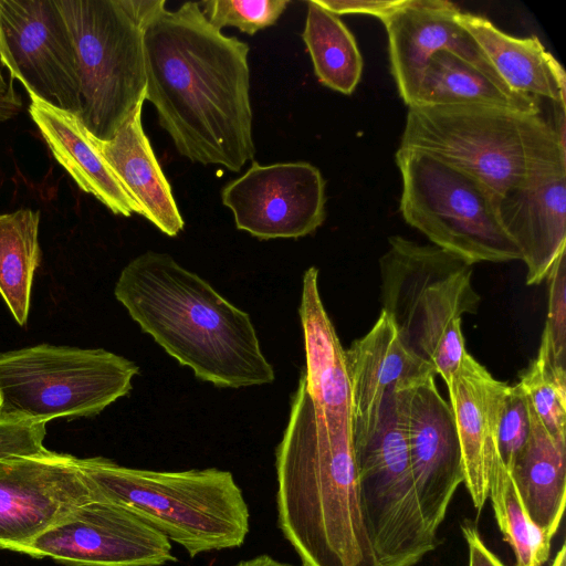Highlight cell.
Wrapping results in <instances>:
<instances>
[{
  "instance_id": "obj_1",
  "label": "cell",
  "mask_w": 566,
  "mask_h": 566,
  "mask_svg": "<svg viewBox=\"0 0 566 566\" xmlns=\"http://www.w3.org/2000/svg\"><path fill=\"white\" fill-rule=\"evenodd\" d=\"M165 6L144 25L146 99L180 155L238 172L255 154L250 48L211 25L197 2Z\"/></svg>"
},
{
  "instance_id": "obj_2",
  "label": "cell",
  "mask_w": 566,
  "mask_h": 566,
  "mask_svg": "<svg viewBox=\"0 0 566 566\" xmlns=\"http://www.w3.org/2000/svg\"><path fill=\"white\" fill-rule=\"evenodd\" d=\"M275 469L277 525L302 566H381L360 509L352 427L326 421L302 375Z\"/></svg>"
},
{
  "instance_id": "obj_3",
  "label": "cell",
  "mask_w": 566,
  "mask_h": 566,
  "mask_svg": "<svg viewBox=\"0 0 566 566\" xmlns=\"http://www.w3.org/2000/svg\"><path fill=\"white\" fill-rule=\"evenodd\" d=\"M114 294L140 328L197 378L229 388L274 380L249 314L169 254L147 251L130 260Z\"/></svg>"
},
{
  "instance_id": "obj_4",
  "label": "cell",
  "mask_w": 566,
  "mask_h": 566,
  "mask_svg": "<svg viewBox=\"0 0 566 566\" xmlns=\"http://www.w3.org/2000/svg\"><path fill=\"white\" fill-rule=\"evenodd\" d=\"M78 467L94 493L127 507L190 557L240 547L249 533V507L229 471H154L102 457L78 458Z\"/></svg>"
},
{
  "instance_id": "obj_5",
  "label": "cell",
  "mask_w": 566,
  "mask_h": 566,
  "mask_svg": "<svg viewBox=\"0 0 566 566\" xmlns=\"http://www.w3.org/2000/svg\"><path fill=\"white\" fill-rule=\"evenodd\" d=\"M399 147L452 165L499 198L536 172L566 165V147L541 114L485 105L409 106Z\"/></svg>"
},
{
  "instance_id": "obj_6",
  "label": "cell",
  "mask_w": 566,
  "mask_h": 566,
  "mask_svg": "<svg viewBox=\"0 0 566 566\" xmlns=\"http://www.w3.org/2000/svg\"><path fill=\"white\" fill-rule=\"evenodd\" d=\"M379 260L381 312L403 344L430 364L446 385L463 354L462 316L476 312L472 264L433 244L388 239Z\"/></svg>"
},
{
  "instance_id": "obj_7",
  "label": "cell",
  "mask_w": 566,
  "mask_h": 566,
  "mask_svg": "<svg viewBox=\"0 0 566 566\" xmlns=\"http://www.w3.org/2000/svg\"><path fill=\"white\" fill-rule=\"evenodd\" d=\"M161 1L57 0L76 53L78 117L99 140L146 101L144 25Z\"/></svg>"
},
{
  "instance_id": "obj_8",
  "label": "cell",
  "mask_w": 566,
  "mask_h": 566,
  "mask_svg": "<svg viewBox=\"0 0 566 566\" xmlns=\"http://www.w3.org/2000/svg\"><path fill=\"white\" fill-rule=\"evenodd\" d=\"M139 367L103 348L40 344L0 354V420L48 422L99 413Z\"/></svg>"
},
{
  "instance_id": "obj_9",
  "label": "cell",
  "mask_w": 566,
  "mask_h": 566,
  "mask_svg": "<svg viewBox=\"0 0 566 566\" xmlns=\"http://www.w3.org/2000/svg\"><path fill=\"white\" fill-rule=\"evenodd\" d=\"M399 211L436 247L470 264L521 260L497 213L499 197L471 175L422 151L398 148Z\"/></svg>"
},
{
  "instance_id": "obj_10",
  "label": "cell",
  "mask_w": 566,
  "mask_h": 566,
  "mask_svg": "<svg viewBox=\"0 0 566 566\" xmlns=\"http://www.w3.org/2000/svg\"><path fill=\"white\" fill-rule=\"evenodd\" d=\"M397 391L386 395L373 430L354 443L363 518L381 566H416L438 545L422 515Z\"/></svg>"
},
{
  "instance_id": "obj_11",
  "label": "cell",
  "mask_w": 566,
  "mask_h": 566,
  "mask_svg": "<svg viewBox=\"0 0 566 566\" xmlns=\"http://www.w3.org/2000/svg\"><path fill=\"white\" fill-rule=\"evenodd\" d=\"M93 494L14 552L66 566H163L177 560L164 534L127 507Z\"/></svg>"
},
{
  "instance_id": "obj_12",
  "label": "cell",
  "mask_w": 566,
  "mask_h": 566,
  "mask_svg": "<svg viewBox=\"0 0 566 566\" xmlns=\"http://www.w3.org/2000/svg\"><path fill=\"white\" fill-rule=\"evenodd\" d=\"M0 62L29 96L78 116L76 53L57 0H0Z\"/></svg>"
},
{
  "instance_id": "obj_13",
  "label": "cell",
  "mask_w": 566,
  "mask_h": 566,
  "mask_svg": "<svg viewBox=\"0 0 566 566\" xmlns=\"http://www.w3.org/2000/svg\"><path fill=\"white\" fill-rule=\"evenodd\" d=\"M325 179L306 161H253L221 190L238 230L260 240L297 239L313 233L326 217Z\"/></svg>"
},
{
  "instance_id": "obj_14",
  "label": "cell",
  "mask_w": 566,
  "mask_h": 566,
  "mask_svg": "<svg viewBox=\"0 0 566 566\" xmlns=\"http://www.w3.org/2000/svg\"><path fill=\"white\" fill-rule=\"evenodd\" d=\"M93 495L74 455L46 450L0 460V549L14 552Z\"/></svg>"
},
{
  "instance_id": "obj_15",
  "label": "cell",
  "mask_w": 566,
  "mask_h": 566,
  "mask_svg": "<svg viewBox=\"0 0 566 566\" xmlns=\"http://www.w3.org/2000/svg\"><path fill=\"white\" fill-rule=\"evenodd\" d=\"M434 377L398 390L397 399L420 509L437 534L464 472L454 417Z\"/></svg>"
},
{
  "instance_id": "obj_16",
  "label": "cell",
  "mask_w": 566,
  "mask_h": 566,
  "mask_svg": "<svg viewBox=\"0 0 566 566\" xmlns=\"http://www.w3.org/2000/svg\"><path fill=\"white\" fill-rule=\"evenodd\" d=\"M459 13L460 9L446 0H403L381 19L388 36L391 74L408 107L415 102L429 59L442 50L504 84L479 44L458 21Z\"/></svg>"
},
{
  "instance_id": "obj_17",
  "label": "cell",
  "mask_w": 566,
  "mask_h": 566,
  "mask_svg": "<svg viewBox=\"0 0 566 566\" xmlns=\"http://www.w3.org/2000/svg\"><path fill=\"white\" fill-rule=\"evenodd\" d=\"M497 213L526 265V284L542 283L566 251V165L544 169L506 190Z\"/></svg>"
},
{
  "instance_id": "obj_18",
  "label": "cell",
  "mask_w": 566,
  "mask_h": 566,
  "mask_svg": "<svg viewBox=\"0 0 566 566\" xmlns=\"http://www.w3.org/2000/svg\"><path fill=\"white\" fill-rule=\"evenodd\" d=\"M507 386L468 352L447 384L462 453L463 483L478 512L489 499L491 469L501 459L497 428Z\"/></svg>"
},
{
  "instance_id": "obj_19",
  "label": "cell",
  "mask_w": 566,
  "mask_h": 566,
  "mask_svg": "<svg viewBox=\"0 0 566 566\" xmlns=\"http://www.w3.org/2000/svg\"><path fill=\"white\" fill-rule=\"evenodd\" d=\"M345 359L354 443L373 430L387 394L437 375L430 364L403 344L391 318L384 312L366 335L345 349Z\"/></svg>"
},
{
  "instance_id": "obj_20",
  "label": "cell",
  "mask_w": 566,
  "mask_h": 566,
  "mask_svg": "<svg viewBox=\"0 0 566 566\" xmlns=\"http://www.w3.org/2000/svg\"><path fill=\"white\" fill-rule=\"evenodd\" d=\"M140 103L109 140L88 133L119 184L137 205L140 216L163 233L175 237L185 226L171 187L154 154L142 124Z\"/></svg>"
},
{
  "instance_id": "obj_21",
  "label": "cell",
  "mask_w": 566,
  "mask_h": 566,
  "mask_svg": "<svg viewBox=\"0 0 566 566\" xmlns=\"http://www.w3.org/2000/svg\"><path fill=\"white\" fill-rule=\"evenodd\" d=\"M317 277L318 270L314 266L307 269L303 276L298 313L306 368L302 376L313 402L325 419L332 424L352 427L345 349L323 305Z\"/></svg>"
},
{
  "instance_id": "obj_22",
  "label": "cell",
  "mask_w": 566,
  "mask_h": 566,
  "mask_svg": "<svg viewBox=\"0 0 566 566\" xmlns=\"http://www.w3.org/2000/svg\"><path fill=\"white\" fill-rule=\"evenodd\" d=\"M29 113L56 161L77 186L94 196L113 213L140 214L108 164L92 144L81 118L30 96Z\"/></svg>"
},
{
  "instance_id": "obj_23",
  "label": "cell",
  "mask_w": 566,
  "mask_h": 566,
  "mask_svg": "<svg viewBox=\"0 0 566 566\" xmlns=\"http://www.w3.org/2000/svg\"><path fill=\"white\" fill-rule=\"evenodd\" d=\"M458 21L507 87L535 98H548L565 111V71L536 36L515 38L486 18L468 12L460 11Z\"/></svg>"
},
{
  "instance_id": "obj_24",
  "label": "cell",
  "mask_w": 566,
  "mask_h": 566,
  "mask_svg": "<svg viewBox=\"0 0 566 566\" xmlns=\"http://www.w3.org/2000/svg\"><path fill=\"white\" fill-rule=\"evenodd\" d=\"M530 413L528 439L509 472L530 518L552 539L565 511L566 442L548 433L531 402Z\"/></svg>"
},
{
  "instance_id": "obj_25",
  "label": "cell",
  "mask_w": 566,
  "mask_h": 566,
  "mask_svg": "<svg viewBox=\"0 0 566 566\" xmlns=\"http://www.w3.org/2000/svg\"><path fill=\"white\" fill-rule=\"evenodd\" d=\"M413 105H485L541 114L535 97L494 81L447 50L436 52L429 59Z\"/></svg>"
},
{
  "instance_id": "obj_26",
  "label": "cell",
  "mask_w": 566,
  "mask_h": 566,
  "mask_svg": "<svg viewBox=\"0 0 566 566\" xmlns=\"http://www.w3.org/2000/svg\"><path fill=\"white\" fill-rule=\"evenodd\" d=\"M302 39L317 80L336 92L352 94L361 77L363 57L339 15L308 1Z\"/></svg>"
},
{
  "instance_id": "obj_27",
  "label": "cell",
  "mask_w": 566,
  "mask_h": 566,
  "mask_svg": "<svg viewBox=\"0 0 566 566\" xmlns=\"http://www.w3.org/2000/svg\"><path fill=\"white\" fill-rule=\"evenodd\" d=\"M39 223L40 212L31 209L0 214V295L21 326L28 321L41 256Z\"/></svg>"
},
{
  "instance_id": "obj_28",
  "label": "cell",
  "mask_w": 566,
  "mask_h": 566,
  "mask_svg": "<svg viewBox=\"0 0 566 566\" xmlns=\"http://www.w3.org/2000/svg\"><path fill=\"white\" fill-rule=\"evenodd\" d=\"M489 497L500 532L514 552L516 566H543L549 559L552 539L530 518L502 459L491 469Z\"/></svg>"
},
{
  "instance_id": "obj_29",
  "label": "cell",
  "mask_w": 566,
  "mask_h": 566,
  "mask_svg": "<svg viewBox=\"0 0 566 566\" xmlns=\"http://www.w3.org/2000/svg\"><path fill=\"white\" fill-rule=\"evenodd\" d=\"M566 366L554 353L545 332L542 333L537 356L521 374L520 385L548 433L566 442Z\"/></svg>"
},
{
  "instance_id": "obj_30",
  "label": "cell",
  "mask_w": 566,
  "mask_h": 566,
  "mask_svg": "<svg viewBox=\"0 0 566 566\" xmlns=\"http://www.w3.org/2000/svg\"><path fill=\"white\" fill-rule=\"evenodd\" d=\"M289 3V0H209L202 3V12L220 31L224 27H233L253 35L275 24Z\"/></svg>"
},
{
  "instance_id": "obj_31",
  "label": "cell",
  "mask_w": 566,
  "mask_h": 566,
  "mask_svg": "<svg viewBox=\"0 0 566 566\" xmlns=\"http://www.w3.org/2000/svg\"><path fill=\"white\" fill-rule=\"evenodd\" d=\"M531 431L530 401L520 384L507 386L497 428L500 457L510 471Z\"/></svg>"
},
{
  "instance_id": "obj_32",
  "label": "cell",
  "mask_w": 566,
  "mask_h": 566,
  "mask_svg": "<svg viewBox=\"0 0 566 566\" xmlns=\"http://www.w3.org/2000/svg\"><path fill=\"white\" fill-rule=\"evenodd\" d=\"M562 252L547 275L548 310L545 332L552 343L557 360L566 366V261Z\"/></svg>"
},
{
  "instance_id": "obj_33",
  "label": "cell",
  "mask_w": 566,
  "mask_h": 566,
  "mask_svg": "<svg viewBox=\"0 0 566 566\" xmlns=\"http://www.w3.org/2000/svg\"><path fill=\"white\" fill-rule=\"evenodd\" d=\"M46 422L0 420V460L45 452Z\"/></svg>"
},
{
  "instance_id": "obj_34",
  "label": "cell",
  "mask_w": 566,
  "mask_h": 566,
  "mask_svg": "<svg viewBox=\"0 0 566 566\" xmlns=\"http://www.w3.org/2000/svg\"><path fill=\"white\" fill-rule=\"evenodd\" d=\"M324 9L339 14L359 13L380 20L402 4L403 0H314Z\"/></svg>"
},
{
  "instance_id": "obj_35",
  "label": "cell",
  "mask_w": 566,
  "mask_h": 566,
  "mask_svg": "<svg viewBox=\"0 0 566 566\" xmlns=\"http://www.w3.org/2000/svg\"><path fill=\"white\" fill-rule=\"evenodd\" d=\"M469 552V566H507L483 542L475 525L465 520L461 524Z\"/></svg>"
},
{
  "instance_id": "obj_36",
  "label": "cell",
  "mask_w": 566,
  "mask_h": 566,
  "mask_svg": "<svg viewBox=\"0 0 566 566\" xmlns=\"http://www.w3.org/2000/svg\"><path fill=\"white\" fill-rule=\"evenodd\" d=\"M234 566H293L286 563L279 562L269 555H259L250 559L241 560Z\"/></svg>"
}]
</instances>
